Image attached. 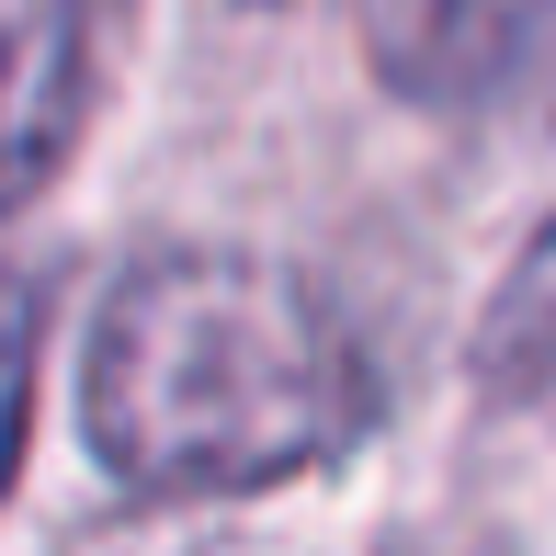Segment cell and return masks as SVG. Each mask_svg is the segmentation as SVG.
<instances>
[{
  "instance_id": "cell-1",
  "label": "cell",
  "mask_w": 556,
  "mask_h": 556,
  "mask_svg": "<svg viewBox=\"0 0 556 556\" xmlns=\"http://www.w3.org/2000/svg\"><path fill=\"white\" fill-rule=\"evenodd\" d=\"M387 420V375L330 285L262 250H148L103 285L80 352V443L125 500H262L341 466Z\"/></svg>"
},
{
  "instance_id": "cell-5",
  "label": "cell",
  "mask_w": 556,
  "mask_h": 556,
  "mask_svg": "<svg viewBox=\"0 0 556 556\" xmlns=\"http://www.w3.org/2000/svg\"><path fill=\"white\" fill-rule=\"evenodd\" d=\"M35 352H46V285L0 262V500L23 489V443H35Z\"/></svg>"
},
{
  "instance_id": "cell-2",
  "label": "cell",
  "mask_w": 556,
  "mask_h": 556,
  "mask_svg": "<svg viewBox=\"0 0 556 556\" xmlns=\"http://www.w3.org/2000/svg\"><path fill=\"white\" fill-rule=\"evenodd\" d=\"M375 68L432 114H500L556 80V0H375Z\"/></svg>"
},
{
  "instance_id": "cell-4",
  "label": "cell",
  "mask_w": 556,
  "mask_h": 556,
  "mask_svg": "<svg viewBox=\"0 0 556 556\" xmlns=\"http://www.w3.org/2000/svg\"><path fill=\"white\" fill-rule=\"evenodd\" d=\"M466 375H477V397H489V409L556 420V216L522 239V262L500 273V295L477 307Z\"/></svg>"
},
{
  "instance_id": "cell-3",
  "label": "cell",
  "mask_w": 556,
  "mask_h": 556,
  "mask_svg": "<svg viewBox=\"0 0 556 556\" xmlns=\"http://www.w3.org/2000/svg\"><path fill=\"white\" fill-rule=\"evenodd\" d=\"M103 114V0H0V216L35 205Z\"/></svg>"
}]
</instances>
